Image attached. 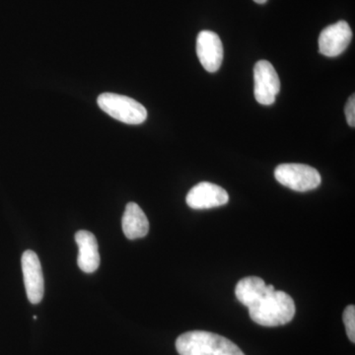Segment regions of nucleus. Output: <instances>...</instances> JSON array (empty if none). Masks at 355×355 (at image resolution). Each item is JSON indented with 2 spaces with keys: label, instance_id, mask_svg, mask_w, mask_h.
Here are the masks:
<instances>
[{
  "label": "nucleus",
  "instance_id": "1",
  "mask_svg": "<svg viewBox=\"0 0 355 355\" xmlns=\"http://www.w3.org/2000/svg\"><path fill=\"white\" fill-rule=\"evenodd\" d=\"M254 323L263 327H279L289 323L295 315V303L284 291H275L268 286V291L248 307Z\"/></svg>",
  "mask_w": 355,
  "mask_h": 355
},
{
  "label": "nucleus",
  "instance_id": "2",
  "mask_svg": "<svg viewBox=\"0 0 355 355\" xmlns=\"http://www.w3.org/2000/svg\"><path fill=\"white\" fill-rule=\"evenodd\" d=\"M176 349L180 355H245L228 338L205 331H188L180 336Z\"/></svg>",
  "mask_w": 355,
  "mask_h": 355
},
{
  "label": "nucleus",
  "instance_id": "3",
  "mask_svg": "<svg viewBox=\"0 0 355 355\" xmlns=\"http://www.w3.org/2000/svg\"><path fill=\"white\" fill-rule=\"evenodd\" d=\"M98 105L102 111L114 120L128 125H140L147 119L146 109L140 103L128 96L103 93L98 97Z\"/></svg>",
  "mask_w": 355,
  "mask_h": 355
},
{
  "label": "nucleus",
  "instance_id": "4",
  "mask_svg": "<svg viewBox=\"0 0 355 355\" xmlns=\"http://www.w3.org/2000/svg\"><path fill=\"white\" fill-rule=\"evenodd\" d=\"M275 177L282 186L296 191L315 190L322 183L317 169L306 164L286 163L275 168Z\"/></svg>",
  "mask_w": 355,
  "mask_h": 355
},
{
  "label": "nucleus",
  "instance_id": "5",
  "mask_svg": "<svg viewBox=\"0 0 355 355\" xmlns=\"http://www.w3.org/2000/svg\"><path fill=\"white\" fill-rule=\"evenodd\" d=\"M254 94L257 102L270 106L275 102L280 91V80L277 70L268 60H260L254 67Z\"/></svg>",
  "mask_w": 355,
  "mask_h": 355
},
{
  "label": "nucleus",
  "instance_id": "6",
  "mask_svg": "<svg viewBox=\"0 0 355 355\" xmlns=\"http://www.w3.org/2000/svg\"><path fill=\"white\" fill-rule=\"evenodd\" d=\"M352 39V31L349 23L338 21L324 28L319 36V51L329 58L342 55L347 50Z\"/></svg>",
  "mask_w": 355,
  "mask_h": 355
},
{
  "label": "nucleus",
  "instance_id": "7",
  "mask_svg": "<svg viewBox=\"0 0 355 355\" xmlns=\"http://www.w3.org/2000/svg\"><path fill=\"white\" fill-rule=\"evenodd\" d=\"M27 297L32 304H38L44 297V277L38 254L25 251L21 259Z\"/></svg>",
  "mask_w": 355,
  "mask_h": 355
},
{
  "label": "nucleus",
  "instance_id": "8",
  "mask_svg": "<svg viewBox=\"0 0 355 355\" xmlns=\"http://www.w3.org/2000/svg\"><path fill=\"white\" fill-rule=\"evenodd\" d=\"M186 202L193 209H207L221 207L229 202L227 191L209 182H202L191 189Z\"/></svg>",
  "mask_w": 355,
  "mask_h": 355
},
{
  "label": "nucleus",
  "instance_id": "9",
  "mask_svg": "<svg viewBox=\"0 0 355 355\" xmlns=\"http://www.w3.org/2000/svg\"><path fill=\"white\" fill-rule=\"evenodd\" d=\"M197 55L203 69L216 72L223 62V44L216 33L202 31L197 39Z\"/></svg>",
  "mask_w": 355,
  "mask_h": 355
},
{
  "label": "nucleus",
  "instance_id": "10",
  "mask_svg": "<svg viewBox=\"0 0 355 355\" xmlns=\"http://www.w3.org/2000/svg\"><path fill=\"white\" fill-rule=\"evenodd\" d=\"M76 242L79 249V268L86 273L96 272L100 266V254L95 236L89 231L80 230L76 234Z\"/></svg>",
  "mask_w": 355,
  "mask_h": 355
},
{
  "label": "nucleus",
  "instance_id": "11",
  "mask_svg": "<svg viewBox=\"0 0 355 355\" xmlns=\"http://www.w3.org/2000/svg\"><path fill=\"white\" fill-rule=\"evenodd\" d=\"M121 226L125 237L130 240L139 239L148 234V219L144 210L135 202L128 203L125 207L121 219Z\"/></svg>",
  "mask_w": 355,
  "mask_h": 355
},
{
  "label": "nucleus",
  "instance_id": "12",
  "mask_svg": "<svg viewBox=\"0 0 355 355\" xmlns=\"http://www.w3.org/2000/svg\"><path fill=\"white\" fill-rule=\"evenodd\" d=\"M268 284L258 277H247L238 282L235 295L243 305L249 307L268 291Z\"/></svg>",
  "mask_w": 355,
  "mask_h": 355
},
{
  "label": "nucleus",
  "instance_id": "13",
  "mask_svg": "<svg viewBox=\"0 0 355 355\" xmlns=\"http://www.w3.org/2000/svg\"><path fill=\"white\" fill-rule=\"evenodd\" d=\"M343 323L345 331L349 336L350 342L355 343V307L354 305H349L345 308L343 314Z\"/></svg>",
  "mask_w": 355,
  "mask_h": 355
},
{
  "label": "nucleus",
  "instance_id": "14",
  "mask_svg": "<svg viewBox=\"0 0 355 355\" xmlns=\"http://www.w3.org/2000/svg\"><path fill=\"white\" fill-rule=\"evenodd\" d=\"M345 116L349 127H355V96L352 95L345 105Z\"/></svg>",
  "mask_w": 355,
  "mask_h": 355
},
{
  "label": "nucleus",
  "instance_id": "15",
  "mask_svg": "<svg viewBox=\"0 0 355 355\" xmlns=\"http://www.w3.org/2000/svg\"><path fill=\"white\" fill-rule=\"evenodd\" d=\"M254 2H257V3H259V4H263V3H266V1H268V0H254Z\"/></svg>",
  "mask_w": 355,
  "mask_h": 355
}]
</instances>
